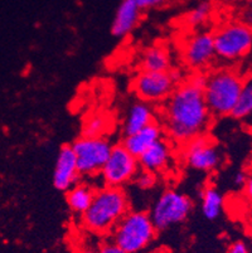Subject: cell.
<instances>
[{
    "mask_svg": "<svg viewBox=\"0 0 252 253\" xmlns=\"http://www.w3.org/2000/svg\"><path fill=\"white\" fill-rule=\"evenodd\" d=\"M204 81L205 73H193L160 105L159 123L165 137L174 145L180 146L209 130L213 116L205 102Z\"/></svg>",
    "mask_w": 252,
    "mask_h": 253,
    "instance_id": "1",
    "label": "cell"
},
{
    "mask_svg": "<svg viewBox=\"0 0 252 253\" xmlns=\"http://www.w3.org/2000/svg\"><path fill=\"white\" fill-rule=\"evenodd\" d=\"M130 208L124 188L103 185L96 189L91 206L81 217V224L92 234H110Z\"/></svg>",
    "mask_w": 252,
    "mask_h": 253,
    "instance_id": "2",
    "label": "cell"
},
{
    "mask_svg": "<svg viewBox=\"0 0 252 253\" xmlns=\"http://www.w3.org/2000/svg\"><path fill=\"white\" fill-rule=\"evenodd\" d=\"M246 82L239 71L233 68H216L205 73L203 91L212 116H231Z\"/></svg>",
    "mask_w": 252,
    "mask_h": 253,
    "instance_id": "3",
    "label": "cell"
},
{
    "mask_svg": "<svg viewBox=\"0 0 252 253\" xmlns=\"http://www.w3.org/2000/svg\"><path fill=\"white\" fill-rule=\"evenodd\" d=\"M110 234L111 241L126 253H140L154 242L158 229L149 211H129Z\"/></svg>",
    "mask_w": 252,
    "mask_h": 253,
    "instance_id": "4",
    "label": "cell"
},
{
    "mask_svg": "<svg viewBox=\"0 0 252 253\" xmlns=\"http://www.w3.org/2000/svg\"><path fill=\"white\" fill-rule=\"evenodd\" d=\"M182 81V73L175 68L165 72L140 70L131 82V89L138 100L151 105H161L168 100Z\"/></svg>",
    "mask_w": 252,
    "mask_h": 253,
    "instance_id": "5",
    "label": "cell"
},
{
    "mask_svg": "<svg viewBox=\"0 0 252 253\" xmlns=\"http://www.w3.org/2000/svg\"><path fill=\"white\" fill-rule=\"evenodd\" d=\"M216 57L223 62L239 61L252 49V28L242 22H228L213 32Z\"/></svg>",
    "mask_w": 252,
    "mask_h": 253,
    "instance_id": "6",
    "label": "cell"
},
{
    "mask_svg": "<svg viewBox=\"0 0 252 253\" xmlns=\"http://www.w3.org/2000/svg\"><path fill=\"white\" fill-rule=\"evenodd\" d=\"M193 208V201L186 193L165 189L156 198L149 213L159 232L186 222Z\"/></svg>",
    "mask_w": 252,
    "mask_h": 253,
    "instance_id": "7",
    "label": "cell"
},
{
    "mask_svg": "<svg viewBox=\"0 0 252 253\" xmlns=\"http://www.w3.org/2000/svg\"><path fill=\"white\" fill-rule=\"evenodd\" d=\"M179 158L188 169L211 174L222 164V153L217 142L207 134L179 146Z\"/></svg>",
    "mask_w": 252,
    "mask_h": 253,
    "instance_id": "8",
    "label": "cell"
},
{
    "mask_svg": "<svg viewBox=\"0 0 252 253\" xmlns=\"http://www.w3.org/2000/svg\"><path fill=\"white\" fill-rule=\"evenodd\" d=\"M77 159V167L81 176L92 178L100 174L114 144L106 136H80L71 145Z\"/></svg>",
    "mask_w": 252,
    "mask_h": 253,
    "instance_id": "9",
    "label": "cell"
},
{
    "mask_svg": "<svg viewBox=\"0 0 252 253\" xmlns=\"http://www.w3.org/2000/svg\"><path fill=\"white\" fill-rule=\"evenodd\" d=\"M139 170L140 165L138 158L129 153L120 142L112 146L99 176L103 185L124 188L125 185L133 183Z\"/></svg>",
    "mask_w": 252,
    "mask_h": 253,
    "instance_id": "10",
    "label": "cell"
},
{
    "mask_svg": "<svg viewBox=\"0 0 252 253\" xmlns=\"http://www.w3.org/2000/svg\"><path fill=\"white\" fill-rule=\"evenodd\" d=\"M182 59L194 73H205L217 59L213 33L200 31L191 34L182 48Z\"/></svg>",
    "mask_w": 252,
    "mask_h": 253,
    "instance_id": "11",
    "label": "cell"
},
{
    "mask_svg": "<svg viewBox=\"0 0 252 253\" xmlns=\"http://www.w3.org/2000/svg\"><path fill=\"white\" fill-rule=\"evenodd\" d=\"M77 159L71 145H63L57 154L53 169L52 183L55 190L66 193L80 181Z\"/></svg>",
    "mask_w": 252,
    "mask_h": 253,
    "instance_id": "12",
    "label": "cell"
},
{
    "mask_svg": "<svg viewBox=\"0 0 252 253\" xmlns=\"http://www.w3.org/2000/svg\"><path fill=\"white\" fill-rule=\"evenodd\" d=\"M173 158H174V144L168 137L164 136L139 156L138 160L140 169L159 175L169 169Z\"/></svg>",
    "mask_w": 252,
    "mask_h": 253,
    "instance_id": "13",
    "label": "cell"
},
{
    "mask_svg": "<svg viewBox=\"0 0 252 253\" xmlns=\"http://www.w3.org/2000/svg\"><path fill=\"white\" fill-rule=\"evenodd\" d=\"M155 121H158V111L154 105L142 100L135 101L125 114L121 126L122 135L128 136L135 134Z\"/></svg>",
    "mask_w": 252,
    "mask_h": 253,
    "instance_id": "14",
    "label": "cell"
},
{
    "mask_svg": "<svg viewBox=\"0 0 252 253\" xmlns=\"http://www.w3.org/2000/svg\"><path fill=\"white\" fill-rule=\"evenodd\" d=\"M142 13L134 0H121L111 23V34L116 38L128 37L139 25Z\"/></svg>",
    "mask_w": 252,
    "mask_h": 253,
    "instance_id": "15",
    "label": "cell"
},
{
    "mask_svg": "<svg viewBox=\"0 0 252 253\" xmlns=\"http://www.w3.org/2000/svg\"><path fill=\"white\" fill-rule=\"evenodd\" d=\"M165 136L164 128L158 121L150 124L147 127L142 128L135 134L124 136L121 140V145L135 158H139L143 153L148 150L151 145L155 144L160 139Z\"/></svg>",
    "mask_w": 252,
    "mask_h": 253,
    "instance_id": "16",
    "label": "cell"
},
{
    "mask_svg": "<svg viewBox=\"0 0 252 253\" xmlns=\"http://www.w3.org/2000/svg\"><path fill=\"white\" fill-rule=\"evenodd\" d=\"M173 68V58L169 48L164 44L147 47L140 56V70L150 72H165Z\"/></svg>",
    "mask_w": 252,
    "mask_h": 253,
    "instance_id": "17",
    "label": "cell"
},
{
    "mask_svg": "<svg viewBox=\"0 0 252 253\" xmlns=\"http://www.w3.org/2000/svg\"><path fill=\"white\" fill-rule=\"evenodd\" d=\"M96 189L87 183L78 181L71 189L66 192V203L71 213L82 217L94 201Z\"/></svg>",
    "mask_w": 252,
    "mask_h": 253,
    "instance_id": "18",
    "label": "cell"
},
{
    "mask_svg": "<svg viewBox=\"0 0 252 253\" xmlns=\"http://www.w3.org/2000/svg\"><path fill=\"white\" fill-rule=\"evenodd\" d=\"M201 211L207 220H216L223 211L225 199L222 193L213 185H205L200 193Z\"/></svg>",
    "mask_w": 252,
    "mask_h": 253,
    "instance_id": "19",
    "label": "cell"
},
{
    "mask_svg": "<svg viewBox=\"0 0 252 253\" xmlns=\"http://www.w3.org/2000/svg\"><path fill=\"white\" fill-rule=\"evenodd\" d=\"M111 127V119L103 112H94L83 121L82 135L86 137L105 136Z\"/></svg>",
    "mask_w": 252,
    "mask_h": 253,
    "instance_id": "20",
    "label": "cell"
},
{
    "mask_svg": "<svg viewBox=\"0 0 252 253\" xmlns=\"http://www.w3.org/2000/svg\"><path fill=\"white\" fill-rule=\"evenodd\" d=\"M213 13V4L209 0H202L186 15V23L191 28H200L209 20Z\"/></svg>",
    "mask_w": 252,
    "mask_h": 253,
    "instance_id": "21",
    "label": "cell"
},
{
    "mask_svg": "<svg viewBox=\"0 0 252 253\" xmlns=\"http://www.w3.org/2000/svg\"><path fill=\"white\" fill-rule=\"evenodd\" d=\"M252 115V82L245 84L231 116L236 120H245Z\"/></svg>",
    "mask_w": 252,
    "mask_h": 253,
    "instance_id": "22",
    "label": "cell"
},
{
    "mask_svg": "<svg viewBox=\"0 0 252 253\" xmlns=\"http://www.w3.org/2000/svg\"><path fill=\"white\" fill-rule=\"evenodd\" d=\"M158 183V175L154 172L147 171V170H139L133 184H135L136 188L140 190H150Z\"/></svg>",
    "mask_w": 252,
    "mask_h": 253,
    "instance_id": "23",
    "label": "cell"
},
{
    "mask_svg": "<svg viewBox=\"0 0 252 253\" xmlns=\"http://www.w3.org/2000/svg\"><path fill=\"white\" fill-rule=\"evenodd\" d=\"M134 1H135L136 5L140 8L142 11L156 9L165 3V0H134Z\"/></svg>",
    "mask_w": 252,
    "mask_h": 253,
    "instance_id": "24",
    "label": "cell"
},
{
    "mask_svg": "<svg viewBox=\"0 0 252 253\" xmlns=\"http://www.w3.org/2000/svg\"><path fill=\"white\" fill-rule=\"evenodd\" d=\"M97 253H126L125 251H122L116 243H114L112 241H107V242L101 243L99 247H97Z\"/></svg>",
    "mask_w": 252,
    "mask_h": 253,
    "instance_id": "25",
    "label": "cell"
},
{
    "mask_svg": "<svg viewBox=\"0 0 252 253\" xmlns=\"http://www.w3.org/2000/svg\"><path fill=\"white\" fill-rule=\"evenodd\" d=\"M226 253H251V251L244 241H236L228 246Z\"/></svg>",
    "mask_w": 252,
    "mask_h": 253,
    "instance_id": "26",
    "label": "cell"
},
{
    "mask_svg": "<svg viewBox=\"0 0 252 253\" xmlns=\"http://www.w3.org/2000/svg\"><path fill=\"white\" fill-rule=\"evenodd\" d=\"M240 22H242L244 24L249 25L252 28V8H247L245 9L244 13H242V18Z\"/></svg>",
    "mask_w": 252,
    "mask_h": 253,
    "instance_id": "27",
    "label": "cell"
},
{
    "mask_svg": "<svg viewBox=\"0 0 252 253\" xmlns=\"http://www.w3.org/2000/svg\"><path fill=\"white\" fill-rule=\"evenodd\" d=\"M246 181H247V175L242 171L236 172L235 176H233V183H235L237 186H245Z\"/></svg>",
    "mask_w": 252,
    "mask_h": 253,
    "instance_id": "28",
    "label": "cell"
},
{
    "mask_svg": "<svg viewBox=\"0 0 252 253\" xmlns=\"http://www.w3.org/2000/svg\"><path fill=\"white\" fill-rule=\"evenodd\" d=\"M245 193L250 199H252V178H247L246 184H245Z\"/></svg>",
    "mask_w": 252,
    "mask_h": 253,
    "instance_id": "29",
    "label": "cell"
},
{
    "mask_svg": "<svg viewBox=\"0 0 252 253\" xmlns=\"http://www.w3.org/2000/svg\"><path fill=\"white\" fill-rule=\"evenodd\" d=\"M80 253H97V248L92 247V246H87V247L82 248Z\"/></svg>",
    "mask_w": 252,
    "mask_h": 253,
    "instance_id": "30",
    "label": "cell"
},
{
    "mask_svg": "<svg viewBox=\"0 0 252 253\" xmlns=\"http://www.w3.org/2000/svg\"><path fill=\"white\" fill-rule=\"evenodd\" d=\"M222 1H223V3H226V4H232V3H235L236 0H222Z\"/></svg>",
    "mask_w": 252,
    "mask_h": 253,
    "instance_id": "31",
    "label": "cell"
},
{
    "mask_svg": "<svg viewBox=\"0 0 252 253\" xmlns=\"http://www.w3.org/2000/svg\"><path fill=\"white\" fill-rule=\"evenodd\" d=\"M251 82H252V76H251Z\"/></svg>",
    "mask_w": 252,
    "mask_h": 253,
    "instance_id": "32",
    "label": "cell"
},
{
    "mask_svg": "<svg viewBox=\"0 0 252 253\" xmlns=\"http://www.w3.org/2000/svg\"><path fill=\"white\" fill-rule=\"evenodd\" d=\"M250 1H252V0H250Z\"/></svg>",
    "mask_w": 252,
    "mask_h": 253,
    "instance_id": "33",
    "label": "cell"
}]
</instances>
